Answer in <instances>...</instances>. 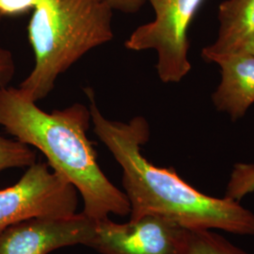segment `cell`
<instances>
[{"mask_svg":"<svg viewBox=\"0 0 254 254\" xmlns=\"http://www.w3.org/2000/svg\"><path fill=\"white\" fill-rule=\"evenodd\" d=\"M90 99L95 135L108 148L123 172V188L130 204V219L147 215L169 218L188 230L222 231L238 236H254V213L236 200L200 192L179 176L173 168L157 167L141 153L150 138L144 117L128 123L106 118Z\"/></svg>","mask_w":254,"mask_h":254,"instance_id":"1","label":"cell"},{"mask_svg":"<svg viewBox=\"0 0 254 254\" xmlns=\"http://www.w3.org/2000/svg\"><path fill=\"white\" fill-rule=\"evenodd\" d=\"M90 108L79 103L48 113L25 98L18 88L0 87V126L16 140L40 150L55 172L81 195L83 213L92 219L127 216L130 204L97 161L87 136Z\"/></svg>","mask_w":254,"mask_h":254,"instance_id":"2","label":"cell"},{"mask_svg":"<svg viewBox=\"0 0 254 254\" xmlns=\"http://www.w3.org/2000/svg\"><path fill=\"white\" fill-rule=\"evenodd\" d=\"M113 9L100 0H39L27 32L35 65L19 86L21 94L37 103L91 49L110 42Z\"/></svg>","mask_w":254,"mask_h":254,"instance_id":"3","label":"cell"},{"mask_svg":"<svg viewBox=\"0 0 254 254\" xmlns=\"http://www.w3.org/2000/svg\"><path fill=\"white\" fill-rule=\"evenodd\" d=\"M154 19L136 28L125 43L129 50H154L164 83H178L190 72L189 28L203 0H148Z\"/></svg>","mask_w":254,"mask_h":254,"instance_id":"4","label":"cell"},{"mask_svg":"<svg viewBox=\"0 0 254 254\" xmlns=\"http://www.w3.org/2000/svg\"><path fill=\"white\" fill-rule=\"evenodd\" d=\"M77 190L48 165L35 162L15 185L0 190V232L22 220L76 213Z\"/></svg>","mask_w":254,"mask_h":254,"instance_id":"5","label":"cell"},{"mask_svg":"<svg viewBox=\"0 0 254 254\" xmlns=\"http://www.w3.org/2000/svg\"><path fill=\"white\" fill-rule=\"evenodd\" d=\"M189 231L155 215L125 223L109 217L95 219L88 247L100 254H185Z\"/></svg>","mask_w":254,"mask_h":254,"instance_id":"6","label":"cell"},{"mask_svg":"<svg viewBox=\"0 0 254 254\" xmlns=\"http://www.w3.org/2000/svg\"><path fill=\"white\" fill-rule=\"evenodd\" d=\"M94 221L83 212L22 220L0 232V254H49L65 247H88Z\"/></svg>","mask_w":254,"mask_h":254,"instance_id":"7","label":"cell"},{"mask_svg":"<svg viewBox=\"0 0 254 254\" xmlns=\"http://www.w3.org/2000/svg\"><path fill=\"white\" fill-rule=\"evenodd\" d=\"M221 80L212 95L218 111L226 113L233 121L245 116L254 104V56L237 52L217 63Z\"/></svg>","mask_w":254,"mask_h":254,"instance_id":"8","label":"cell"},{"mask_svg":"<svg viewBox=\"0 0 254 254\" xmlns=\"http://www.w3.org/2000/svg\"><path fill=\"white\" fill-rule=\"evenodd\" d=\"M218 17V38L201 50L202 59L213 64L240 52L254 34V0H225L219 5Z\"/></svg>","mask_w":254,"mask_h":254,"instance_id":"9","label":"cell"},{"mask_svg":"<svg viewBox=\"0 0 254 254\" xmlns=\"http://www.w3.org/2000/svg\"><path fill=\"white\" fill-rule=\"evenodd\" d=\"M185 254H249L213 230H190Z\"/></svg>","mask_w":254,"mask_h":254,"instance_id":"10","label":"cell"},{"mask_svg":"<svg viewBox=\"0 0 254 254\" xmlns=\"http://www.w3.org/2000/svg\"><path fill=\"white\" fill-rule=\"evenodd\" d=\"M36 162V154L16 139L0 136V172L12 168H27Z\"/></svg>","mask_w":254,"mask_h":254,"instance_id":"11","label":"cell"},{"mask_svg":"<svg viewBox=\"0 0 254 254\" xmlns=\"http://www.w3.org/2000/svg\"><path fill=\"white\" fill-rule=\"evenodd\" d=\"M254 192V164H235L228 181L224 197L229 200H240Z\"/></svg>","mask_w":254,"mask_h":254,"instance_id":"12","label":"cell"},{"mask_svg":"<svg viewBox=\"0 0 254 254\" xmlns=\"http://www.w3.org/2000/svg\"><path fill=\"white\" fill-rule=\"evenodd\" d=\"M39 0H0L1 16H17L34 9Z\"/></svg>","mask_w":254,"mask_h":254,"instance_id":"13","label":"cell"},{"mask_svg":"<svg viewBox=\"0 0 254 254\" xmlns=\"http://www.w3.org/2000/svg\"><path fill=\"white\" fill-rule=\"evenodd\" d=\"M15 73V64L11 52L0 48V87H7Z\"/></svg>","mask_w":254,"mask_h":254,"instance_id":"14","label":"cell"},{"mask_svg":"<svg viewBox=\"0 0 254 254\" xmlns=\"http://www.w3.org/2000/svg\"><path fill=\"white\" fill-rule=\"evenodd\" d=\"M113 10L125 13H135L145 4L147 0H100Z\"/></svg>","mask_w":254,"mask_h":254,"instance_id":"15","label":"cell"},{"mask_svg":"<svg viewBox=\"0 0 254 254\" xmlns=\"http://www.w3.org/2000/svg\"><path fill=\"white\" fill-rule=\"evenodd\" d=\"M240 52H245L248 54L253 55L254 56V34L250 37L244 44V46H242V49Z\"/></svg>","mask_w":254,"mask_h":254,"instance_id":"16","label":"cell"}]
</instances>
